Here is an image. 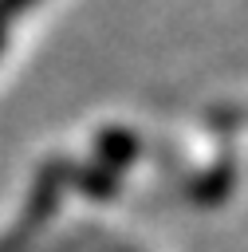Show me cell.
Returning <instances> with one entry per match:
<instances>
[{"label": "cell", "mask_w": 248, "mask_h": 252, "mask_svg": "<svg viewBox=\"0 0 248 252\" xmlns=\"http://www.w3.org/2000/svg\"><path fill=\"white\" fill-rule=\"evenodd\" d=\"M51 0H0V63L20 47L24 32L35 24V16Z\"/></svg>", "instance_id": "cell-1"}]
</instances>
